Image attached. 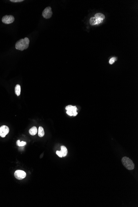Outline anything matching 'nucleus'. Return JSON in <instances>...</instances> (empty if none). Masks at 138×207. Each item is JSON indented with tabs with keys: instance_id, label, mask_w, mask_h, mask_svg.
<instances>
[{
	"instance_id": "f257e3e1",
	"label": "nucleus",
	"mask_w": 138,
	"mask_h": 207,
	"mask_svg": "<svg viewBox=\"0 0 138 207\" xmlns=\"http://www.w3.org/2000/svg\"><path fill=\"white\" fill-rule=\"evenodd\" d=\"M29 44V40L27 37L24 39H21L16 42L15 48L16 49L22 51L28 48Z\"/></svg>"
},
{
	"instance_id": "f03ea898",
	"label": "nucleus",
	"mask_w": 138,
	"mask_h": 207,
	"mask_svg": "<svg viewBox=\"0 0 138 207\" xmlns=\"http://www.w3.org/2000/svg\"><path fill=\"white\" fill-rule=\"evenodd\" d=\"M122 162L125 167L127 170H132L135 168V164L132 160L127 157H124L122 158Z\"/></svg>"
},
{
	"instance_id": "7ed1b4c3",
	"label": "nucleus",
	"mask_w": 138,
	"mask_h": 207,
	"mask_svg": "<svg viewBox=\"0 0 138 207\" xmlns=\"http://www.w3.org/2000/svg\"><path fill=\"white\" fill-rule=\"evenodd\" d=\"M14 176L17 180H23L26 177V173L23 170H17L14 172Z\"/></svg>"
},
{
	"instance_id": "20e7f679",
	"label": "nucleus",
	"mask_w": 138,
	"mask_h": 207,
	"mask_svg": "<svg viewBox=\"0 0 138 207\" xmlns=\"http://www.w3.org/2000/svg\"><path fill=\"white\" fill-rule=\"evenodd\" d=\"M14 20V17L11 15L4 16L2 19V22L4 24H8L12 23Z\"/></svg>"
},
{
	"instance_id": "39448f33",
	"label": "nucleus",
	"mask_w": 138,
	"mask_h": 207,
	"mask_svg": "<svg viewBox=\"0 0 138 207\" xmlns=\"http://www.w3.org/2000/svg\"><path fill=\"white\" fill-rule=\"evenodd\" d=\"M52 14L53 12L52 11L51 8L50 7H48L45 9L42 12V16L44 18L48 19L51 17Z\"/></svg>"
},
{
	"instance_id": "423d86ee",
	"label": "nucleus",
	"mask_w": 138,
	"mask_h": 207,
	"mask_svg": "<svg viewBox=\"0 0 138 207\" xmlns=\"http://www.w3.org/2000/svg\"><path fill=\"white\" fill-rule=\"evenodd\" d=\"M9 132V128L5 125H2L0 127V136L4 138Z\"/></svg>"
},
{
	"instance_id": "0eeeda50",
	"label": "nucleus",
	"mask_w": 138,
	"mask_h": 207,
	"mask_svg": "<svg viewBox=\"0 0 138 207\" xmlns=\"http://www.w3.org/2000/svg\"><path fill=\"white\" fill-rule=\"evenodd\" d=\"M65 109L67 111H70L72 112L73 113L72 116H76L78 114L77 112V108L76 106H73L71 105H69L67 106Z\"/></svg>"
},
{
	"instance_id": "6e6552de",
	"label": "nucleus",
	"mask_w": 138,
	"mask_h": 207,
	"mask_svg": "<svg viewBox=\"0 0 138 207\" xmlns=\"http://www.w3.org/2000/svg\"><path fill=\"white\" fill-rule=\"evenodd\" d=\"M37 129L36 126H33L29 130V133L32 136L35 135L37 133Z\"/></svg>"
},
{
	"instance_id": "1a4fd4ad",
	"label": "nucleus",
	"mask_w": 138,
	"mask_h": 207,
	"mask_svg": "<svg viewBox=\"0 0 138 207\" xmlns=\"http://www.w3.org/2000/svg\"><path fill=\"white\" fill-rule=\"evenodd\" d=\"M15 93L17 96H19L20 95L21 93V87L19 84H17L15 87L14 89Z\"/></svg>"
},
{
	"instance_id": "9d476101",
	"label": "nucleus",
	"mask_w": 138,
	"mask_h": 207,
	"mask_svg": "<svg viewBox=\"0 0 138 207\" xmlns=\"http://www.w3.org/2000/svg\"><path fill=\"white\" fill-rule=\"evenodd\" d=\"M62 154L63 155V157H65L67 155V150L66 147L65 146H61V151Z\"/></svg>"
},
{
	"instance_id": "9b49d317",
	"label": "nucleus",
	"mask_w": 138,
	"mask_h": 207,
	"mask_svg": "<svg viewBox=\"0 0 138 207\" xmlns=\"http://www.w3.org/2000/svg\"><path fill=\"white\" fill-rule=\"evenodd\" d=\"M45 134L43 128L41 126H39L38 128V135L40 137H42L44 136Z\"/></svg>"
},
{
	"instance_id": "f8f14e48",
	"label": "nucleus",
	"mask_w": 138,
	"mask_h": 207,
	"mask_svg": "<svg viewBox=\"0 0 138 207\" xmlns=\"http://www.w3.org/2000/svg\"><path fill=\"white\" fill-rule=\"evenodd\" d=\"M95 17L96 18V19L103 20V19H104L105 17L104 14L99 13H97L95 14Z\"/></svg>"
},
{
	"instance_id": "ddd939ff",
	"label": "nucleus",
	"mask_w": 138,
	"mask_h": 207,
	"mask_svg": "<svg viewBox=\"0 0 138 207\" xmlns=\"http://www.w3.org/2000/svg\"><path fill=\"white\" fill-rule=\"evenodd\" d=\"M90 23L92 25L97 24V19L95 17H91L90 19Z\"/></svg>"
},
{
	"instance_id": "4468645a",
	"label": "nucleus",
	"mask_w": 138,
	"mask_h": 207,
	"mask_svg": "<svg viewBox=\"0 0 138 207\" xmlns=\"http://www.w3.org/2000/svg\"><path fill=\"white\" fill-rule=\"evenodd\" d=\"M26 142L25 141H20V140H18L17 141V145L19 146H24L26 144Z\"/></svg>"
},
{
	"instance_id": "2eb2a0df",
	"label": "nucleus",
	"mask_w": 138,
	"mask_h": 207,
	"mask_svg": "<svg viewBox=\"0 0 138 207\" xmlns=\"http://www.w3.org/2000/svg\"><path fill=\"white\" fill-rule=\"evenodd\" d=\"M56 153L57 155H58L59 157H60V158H62V157H63V155L62 154L61 152L60 151H57Z\"/></svg>"
},
{
	"instance_id": "dca6fc26",
	"label": "nucleus",
	"mask_w": 138,
	"mask_h": 207,
	"mask_svg": "<svg viewBox=\"0 0 138 207\" xmlns=\"http://www.w3.org/2000/svg\"><path fill=\"white\" fill-rule=\"evenodd\" d=\"M115 60H116V58H111L109 61V63L110 64H113V63L115 61Z\"/></svg>"
},
{
	"instance_id": "f3484780",
	"label": "nucleus",
	"mask_w": 138,
	"mask_h": 207,
	"mask_svg": "<svg viewBox=\"0 0 138 207\" xmlns=\"http://www.w3.org/2000/svg\"><path fill=\"white\" fill-rule=\"evenodd\" d=\"M10 1L14 2H21L23 1V0H10Z\"/></svg>"
}]
</instances>
